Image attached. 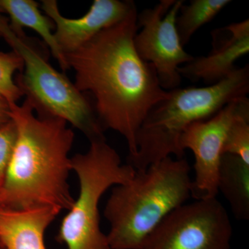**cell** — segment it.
I'll list each match as a JSON object with an SVG mask.
<instances>
[{"mask_svg":"<svg viewBox=\"0 0 249 249\" xmlns=\"http://www.w3.org/2000/svg\"><path fill=\"white\" fill-rule=\"evenodd\" d=\"M137 16L134 6L120 22L65 55L76 73L75 86L81 93H91L103 129L125 139L128 158L137 155V134L149 111L169 93L160 86L153 65L136 51Z\"/></svg>","mask_w":249,"mask_h":249,"instance_id":"6da1fadb","label":"cell"},{"mask_svg":"<svg viewBox=\"0 0 249 249\" xmlns=\"http://www.w3.org/2000/svg\"><path fill=\"white\" fill-rule=\"evenodd\" d=\"M9 106L17 139L0 188V206L69 211L75 199L68 183L74 132L61 119L35 116L27 99Z\"/></svg>","mask_w":249,"mask_h":249,"instance_id":"7a4b0ae2","label":"cell"},{"mask_svg":"<svg viewBox=\"0 0 249 249\" xmlns=\"http://www.w3.org/2000/svg\"><path fill=\"white\" fill-rule=\"evenodd\" d=\"M191 167L185 158L168 157L114 186L104 210L112 249H142L149 236L191 197Z\"/></svg>","mask_w":249,"mask_h":249,"instance_id":"3957f363","label":"cell"},{"mask_svg":"<svg viewBox=\"0 0 249 249\" xmlns=\"http://www.w3.org/2000/svg\"><path fill=\"white\" fill-rule=\"evenodd\" d=\"M168 91L167 98L149 111L137 134V155L128 158V164L137 171L173 155L183 158L179 142L187 127L210 119L236 98L247 96L249 65L236 67L215 84Z\"/></svg>","mask_w":249,"mask_h":249,"instance_id":"277c9868","label":"cell"},{"mask_svg":"<svg viewBox=\"0 0 249 249\" xmlns=\"http://www.w3.org/2000/svg\"><path fill=\"white\" fill-rule=\"evenodd\" d=\"M89 142L88 151L71 158L79 194L62 219L55 240L67 249H112L101 229L100 200L111 187L130 181L136 170L128 163L123 164L105 137Z\"/></svg>","mask_w":249,"mask_h":249,"instance_id":"5b68a950","label":"cell"},{"mask_svg":"<svg viewBox=\"0 0 249 249\" xmlns=\"http://www.w3.org/2000/svg\"><path fill=\"white\" fill-rule=\"evenodd\" d=\"M4 39L22 59L24 67L16 82L38 116L61 119L89 141L105 137L92 105L74 83L49 64L43 49L25 34L17 35L11 27Z\"/></svg>","mask_w":249,"mask_h":249,"instance_id":"8992f818","label":"cell"},{"mask_svg":"<svg viewBox=\"0 0 249 249\" xmlns=\"http://www.w3.org/2000/svg\"><path fill=\"white\" fill-rule=\"evenodd\" d=\"M232 227L217 198L186 203L160 223L142 249H231Z\"/></svg>","mask_w":249,"mask_h":249,"instance_id":"52a82bcc","label":"cell"},{"mask_svg":"<svg viewBox=\"0 0 249 249\" xmlns=\"http://www.w3.org/2000/svg\"><path fill=\"white\" fill-rule=\"evenodd\" d=\"M183 2L160 0L137 16V25L142 31L134 37V47L139 56L155 67L160 86L165 91L179 88V65L194 58L183 49L176 29L177 17Z\"/></svg>","mask_w":249,"mask_h":249,"instance_id":"ba28073f","label":"cell"},{"mask_svg":"<svg viewBox=\"0 0 249 249\" xmlns=\"http://www.w3.org/2000/svg\"><path fill=\"white\" fill-rule=\"evenodd\" d=\"M249 115L247 96L236 98L212 117L191 124L183 132L179 145L195 157L191 197L196 200L217 197L218 176L224 142L236 119Z\"/></svg>","mask_w":249,"mask_h":249,"instance_id":"9c48e42d","label":"cell"},{"mask_svg":"<svg viewBox=\"0 0 249 249\" xmlns=\"http://www.w3.org/2000/svg\"><path fill=\"white\" fill-rule=\"evenodd\" d=\"M133 1L94 0L89 11L76 19L65 18L55 0L42 1V9L55 25V40L65 55L89 42L103 29L124 19L132 8Z\"/></svg>","mask_w":249,"mask_h":249,"instance_id":"30bf717a","label":"cell"},{"mask_svg":"<svg viewBox=\"0 0 249 249\" xmlns=\"http://www.w3.org/2000/svg\"><path fill=\"white\" fill-rule=\"evenodd\" d=\"M249 52V20L232 23L213 31V49L206 56L194 58L178 73L193 82L215 84L229 76L235 63Z\"/></svg>","mask_w":249,"mask_h":249,"instance_id":"8fae6325","label":"cell"},{"mask_svg":"<svg viewBox=\"0 0 249 249\" xmlns=\"http://www.w3.org/2000/svg\"><path fill=\"white\" fill-rule=\"evenodd\" d=\"M53 208L18 210L0 206V246L2 249H47V228L60 213Z\"/></svg>","mask_w":249,"mask_h":249,"instance_id":"7c38bea8","label":"cell"},{"mask_svg":"<svg viewBox=\"0 0 249 249\" xmlns=\"http://www.w3.org/2000/svg\"><path fill=\"white\" fill-rule=\"evenodd\" d=\"M0 6L9 17L11 29L17 35L24 34L23 28H30L42 37L63 71L70 70L66 56L55 40L52 19L43 15L33 0H0Z\"/></svg>","mask_w":249,"mask_h":249,"instance_id":"4fadbf2b","label":"cell"},{"mask_svg":"<svg viewBox=\"0 0 249 249\" xmlns=\"http://www.w3.org/2000/svg\"><path fill=\"white\" fill-rule=\"evenodd\" d=\"M218 193L231 206L234 217L249 219V164L240 157L223 154L218 176Z\"/></svg>","mask_w":249,"mask_h":249,"instance_id":"5bb4252c","label":"cell"},{"mask_svg":"<svg viewBox=\"0 0 249 249\" xmlns=\"http://www.w3.org/2000/svg\"><path fill=\"white\" fill-rule=\"evenodd\" d=\"M231 1L193 0L180 8L176 19V29L181 45L184 47L199 28L213 18Z\"/></svg>","mask_w":249,"mask_h":249,"instance_id":"9a60e30c","label":"cell"},{"mask_svg":"<svg viewBox=\"0 0 249 249\" xmlns=\"http://www.w3.org/2000/svg\"><path fill=\"white\" fill-rule=\"evenodd\" d=\"M22 59L12 51L9 53L0 52V101L8 104L17 103L23 93L14 80L16 72L22 71Z\"/></svg>","mask_w":249,"mask_h":249,"instance_id":"2e32d148","label":"cell"},{"mask_svg":"<svg viewBox=\"0 0 249 249\" xmlns=\"http://www.w3.org/2000/svg\"><path fill=\"white\" fill-rule=\"evenodd\" d=\"M237 156L249 164V115L239 117L229 129L223 154Z\"/></svg>","mask_w":249,"mask_h":249,"instance_id":"e0dca14e","label":"cell"},{"mask_svg":"<svg viewBox=\"0 0 249 249\" xmlns=\"http://www.w3.org/2000/svg\"><path fill=\"white\" fill-rule=\"evenodd\" d=\"M17 139V128L14 121L10 120L0 125V188L11 160Z\"/></svg>","mask_w":249,"mask_h":249,"instance_id":"ac0fdd59","label":"cell"},{"mask_svg":"<svg viewBox=\"0 0 249 249\" xmlns=\"http://www.w3.org/2000/svg\"><path fill=\"white\" fill-rule=\"evenodd\" d=\"M10 120L9 106L8 103L0 101V125Z\"/></svg>","mask_w":249,"mask_h":249,"instance_id":"d6986e66","label":"cell"},{"mask_svg":"<svg viewBox=\"0 0 249 249\" xmlns=\"http://www.w3.org/2000/svg\"><path fill=\"white\" fill-rule=\"evenodd\" d=\"M4 11L0 6V37L4 38L5 33L9 29L10 24L9 19L5 17Z\"/></svg>","mask_w":249,"mask_h":249,"instance_id":"ffe728a7","label":"cell"},{"mask_svg":"<svg viewBox=\"0 0 249 249\" xmlns=\"http://www.w3.org/2000/svg\"><path fill=\"white\" fill-rule=\"evenodd\" d=\"M0 249H2V248H1V246H0Z\"/></svg>","mask_w":249,"mask_h":249,"instance_id":"44dd1931","label":"cell"}]
</instances>
